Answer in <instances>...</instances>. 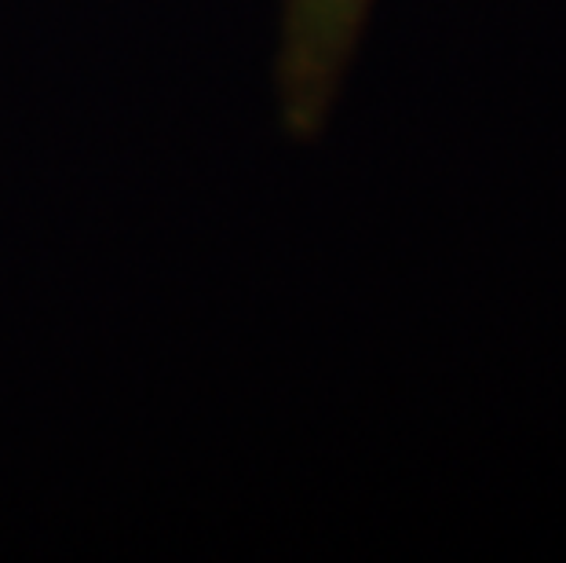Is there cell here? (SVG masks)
Listing matches in <instances>:
<instances>
[{"label": "cell", "mask_w": 566, "mask_h": 563, "mask_svg": "<svg viewBox=\"0 0 566 563\" xmlns=\"http://www.w3.org/2000/svg\"><path fill=\"white\" fill-rule=\"evenodd\" d=\"M373 0H282L274 88L285 128L318 136L340 92Z\"/></svg>", "instance_id": "obj_1"}]
</instances>
